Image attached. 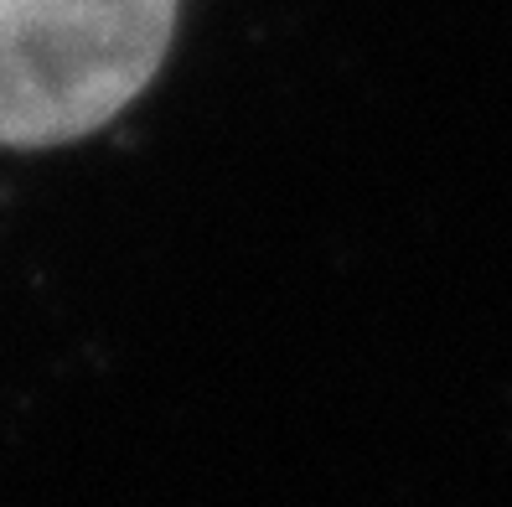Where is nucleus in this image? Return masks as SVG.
<instances>
[{"label":"nucleus","instance_id":"nucleus-1","mask_svg":"<svg viewBox=\"0 0 512 507\" xmlns=\"http://www.w3.org/2000/svg\"><path fill=\"white\" fill-rule=\"evenodd\" d=\"M182 0H0V151H57L156 83Z\"/></svg>","mask_w":512,"mask_h":507}]
</instances>
